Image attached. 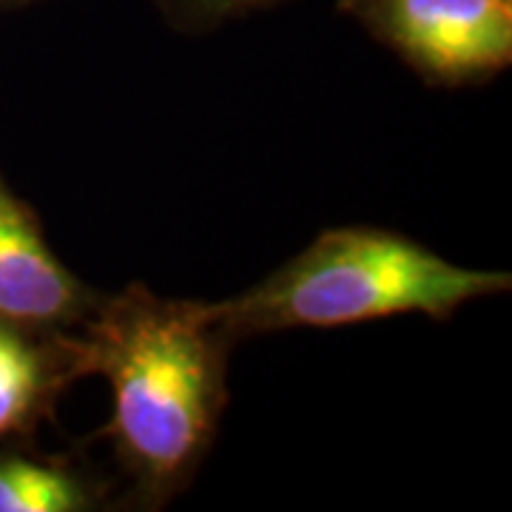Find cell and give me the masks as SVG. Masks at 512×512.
I'll list each match as a JSON object with an SVG mask.
<instances>
[{"instance_id":"obj_4","label":"cell","mask_w":512,"mask_h":512,"mask_svg":"<svg viewBox=\"0 0 512 512\" xmlns=\"http://www.w3.org/2000/svg\"><path fill=\"white\" fill-rule=\"evenodd\" d=\"M100 296L57 259L29 205L0 177V322L74 330Z\"/></svg>"},{"instance_id":"obj_2","label":"cell","mask_w":512,"mask_h":512,"mask_svg":"<svg viewBox=\"0 0 512 512\" xmlns=\"http://www.w3.org/2000/svg\"><path fill=\"white\" fill-rule=\"evenodd\" d=\"M510 288V271L464 268L376 225H339L248 291L211 302V308L225 333L242 339L276 330L348 328L407 313L450 319L464 305Z\"/></svg>"},{"instance_id":"obj_6","label":"cell","mask_w":512,"mask_h":512,"mask_svg":"<svg viewBox=\"0 0 512 512\" xmlns=\"http://www.w3.org/2000/svg\"><path fill=\"white\" fill-rule=\"evenodd\" d=\"M97 493L72 467L26 456L0 458V512H89Z\"/></svg>"},{"instance_id":"obj_5","label":"cell","mask_w":512,"mask_h":512,"mask_svg":"<svg viewBox=\"0 0 512 512\" xmlns=\"http://www.w3.org/2000/svg\"><path fill=\"white\" fill-rule=\"evenodd\" d=\"M77 379L83 370L74 330L0 322V439L29 430Z\"/></svg>"},{"instance_id":"obj_7","label":"cell","mask_w":512,"mask_h":512,"mask_svg":"<svg viewBox=\"0 0 512 512\" xmlns=\"http://www.w3.org/2000/svg\"><path fill=\"white\" fill-rule=\"evenodd\" d=\"M274 3L279 0H154L160 15L180 32H211Z\"/></svg>"},{"instance_id":"obj_3","label":"cell","mask_w":512,"mask_h":512,"mask_svg":"<svg viewBox=\"0 0 512 512\" xmlns=\"http://www.w3.org/2000/svg\"><path fill=\"white\" fill-rule=\"evenodd\" d=\"M427 86L470 89L512 63V0H339Z\"/></svg>"},{"instance_id":"obj_1","label":"cell","mask_w":512,"mask_h":512,"mask_svg":"<svg viewBox=\"0 0 512 512\" xmlns=\"http://www.w3.org/2000/svg\"><path fill=\"white\" fill-rule=\"evenodd\" d=\"M80 370L106 379L109 439L143 501L160 507L197 476L228 407V348L211 302L131 282L77 325Z\"/></svg>"},{"instance_id":"obj_8","label":"cell","mask_w":512,"mask_h":512,"mask_svg":"<svg viewBox=\"0 0 512 512\" xmlns=\"http://www.w3.org/2000/svg\"><path fill=\"white\" fill-rule=\"evenodd\" d=\"M3 3H32V0H3Z\"/></svg>"}]
</instances>
